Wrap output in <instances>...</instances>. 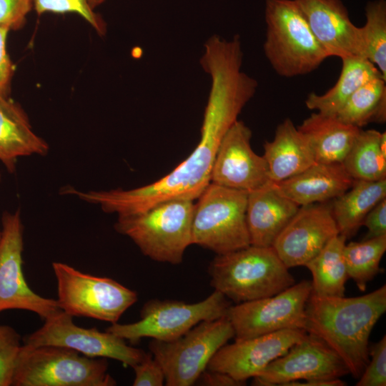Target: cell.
<instances>
[{"instance_id":"f546056e","label":"cell","mask_w":386,"mask_h":386,"mask_svg":"<svg viewBox=\"0 0 386 386\" xmlns=\"http://www.w3.org/2000/svg\"><path fill=\"white\" fill-rule=\"evenodd\" d=\"M38 14L45 12L76 13L83 17L101 35L106 31L102 18L91 9L87 0H33Z\"/></svg>"},{"instance_id":"ba28073f","label":"cell","mask_w":386,"mask_h":386,"mask_svg":"<svg viewBox=\"0 0 386 386\" xmlns=\"http://www.w3.org/2000/svg\"><path fill=\"white\" fill-rule=\"evenodd\" d=\"M231 305L228 299L216 290L204 300L194 303L152 299L142 307L138 321L129 324L113 323L107 331L132 344L144 337L171 341L201 322L227 316Z\"/></svg>"},{"instance_id":"83f0119b","label":"cell","mask_w":386,"mask_h":386,"mask_svg":"<svg viewBox=\"0 0 386 386\" xmlns=\"http://www.w3.org/2000/svg\"><path fill=\"white\" fill-rule=\"evenodd\" d=\"M385 251L386 234L345 244L343 253L348 277L360 291H365L368 282L378 273Z\"/></svg>"},{"instance_id":"1f68e13d","label":"cell","mask_w":386,"mask_h":386,"mask_svg":"<svg viewBox=\"0 0 386 386\" xmlns=\"http://www.w3.org/2000/svg\"><path fill=\"white\" fill-rule=\"evenodd\" d=\"M369 360L356 386L386 385V336L369 348Z\"/></svg>"},{"instance_id":"ffe728a7","label":"cell","mask_w":386,"mask_h":386,"mask_svg":"<svg viewBox=\"0 0 386 386\" xmlns=\"http://www.w3.org/2000/svg\"><path fill=\"white\" fill-rule=\"evenodd\" d=\"M49 144L33 130L23 108L10 97L0 98V161L14 172L19 158L48 154Z\"/></svg>"},{"instance_id":"5bb4252c","label":"cell","mask_w":386,"mask_h":386,"mask_svg":"<svg viewBox=\"0 0 386 386\" xmlns=\"http://www.w3.org/2000/svg\"><path fill=\"white\" fill-rule=\"evenodd\" d=\"M337 234L332 206L314 203L299 207L272 247L290 269L305 266Z\"/></svg>"},{"instance_id":"d590c367","label":"cell","mask_w":386,"mask_h":386,"mask_svg":"<svg viewBox=\"0 0 386 386\" xmlns=\"http://www.w3.org/2000/svg\"><path fill=\"white\" fill-rule=\"evenodd\" d=\"M362 225L368 230L365 239L386 234V199L380 202L367 213Z\"/></svg>"},{"instance_id":"7402d4cb","label":"cell","mask_w":386,"mask_h":386,"mask_svg":"<svg viewBox=\"0 0 386 386\" xmlns=\"http://www.w3.org/2000/svg\"><path fill=\"white\" fill-rule=\"evenodd\" d=\"M309 142L316 162L342 163L361 128L335 115L312 114L297 127Z\"/></svg>"},{"instance_id":"2e32d148","label":"cell","mask_w":386,"mask_h":386,"mask_svg":"<svg viewBox=\"0 0 386 386\" xmlns=\"http://www.w3.org/2000/svg\"><path fill=\"white\" fill-rule=\"evenodd\" d=\"M307 335L304 330H284L254 337L235 340L214 354L207 370L229 375L245 382L257 376L270 362L284 355Z\"/></svg>"},{"instance_id":"8992f818","label":"cell","mask_w":386,"mask_h":386,"mask_svg":"<svg viewBox=\"0 0 386 386\" xmlns=\"http://www.w3.org/2000/svg\"><path fill=\"white\" fill-rule=\"evenodd\" d=\"M247 195V192L210 182L194 204L192 244L217 254L251 245L246 217Z\"/></svg>"},{"instance_id":"30bf717a","label":"cell","mask_w":386,"mask_h":386,"mask_svg":"<svg viewBox=\"0 0 386 386\" xmlns=\"http://www.w3.org/2000/svg\"><path fill=\"white\" fill-rule=\"evenodd\" d=\"M312 282L302 280L274 295L231 305L227 312L235 340L284 330H305V308Z\"/></svg>"},{"instance_id":"8fae6325","label":"cell","mask_w":386,"mask_h":386,"mask_svg":"<svg viewBox=\"0 0 386 386\" xmlns=\"http://www.w3.org/2000/svg\"><path fill=\"white\" fill-rule=\"evenodd\" d=\"M72 317L60 310L45 319L40 328L24 338L23 344L31 347H64L89 357L114 359L131 367L146 355L143 350L129 346L125 340L109 331L75 325Z\"/></svg>"},{"instance_id":"f1b7e54d","label":"cell","mask_w":386,"mask_h":386,"mask_svg":"<svg viewBox=\"0 0 386 386\" xmlns=\"http://www.w3.org/2000/svg\"><path fill=\"white\" fill-rule=\"evenodd\" d=\"M365 10L366 21L360 27L364 57L386 80V0L369 1Z\"/></svg>"},{"instance_id":"5b68a950","label":"cell","mask_w":386,"mask_h":386,"mask_svg":"<svg viewBox=\"0 0 386 386\" xmlns=\"http://www.w3.org/2000/svg\"><path fill=\"white\" fill-rule=\"evenodd\" d=\"M103 357H89L59 346L22 344L12 376L13 386H114Z\"/></svg>"},{"instance_id":"cb8c5ba5","label":"cell","mask_w":386,"mask_h":386,"mask_svg":"<svg viewBox=\"0 0 386 386\" xmlns=\"http://www.w3.org/2000/svg\"><path fill=\"white\" fill-rule=\"evenodd\" d=\"M341 59V73L336 84L322 94H309L305 100L309 109L335 115L359 87L375 77L382 76L378 69L365 58L347 56Z\"/></svg>"},{"instance_id":"8d00e7d4","label":"cell","mask_w":386,"mask_h":386,"mask_svg":"<svg viewBox=\"0 0 386 386\" xmlns=\"http://www.w3.org/2000/svg\"><path fill=\"white\" fill-rule=\"evenodd\" d=\"M195 383L204 386H240L245 385V382L236 380L227 374L207 369L199 375Z\"/></svg>"},{"instance_id":"7c38bea8","label":"cell","mask_w":386,"mask_h":386,"mask_svg":"<svg viewBox=\"0 0 386 386\" xmlns=\"http://www.w3.org/2000/svg\"><path fill=\"white\" fill-rule=\"evenodd\" d=\"M0 242V312H33L45 320L61 310L56 300L41 297L26 283L22 270L23 224L19 210L4 212Z\"/></svg>"},{"instance_id":"7a4b0ae2","label":"cell","mask_w":386,"mask_h":386,"mask_svg":"<svg viewBox=\"0 0 386 386\" xmlns=\"http://www.w3.org/2000/svg\"><path fill=\"white\" fill-rule=\"evenodd\" d=\"M208 272L214 290L236 304L274 295L295 283L272 247L249 245L217 254Z\"/></svg>"},{"instance_id":"484cf974","label":"cell","mask_w":386,"mask_h":386,"mask_svg":"<svg viewBox=\"0 0 386 386\" xmlns=\"http://www.w3.org/2000/svg\"><path fill=\"white\" fill-rule=\"evenodd\" d=\"M335 116L357 127L386 120V80L377 76L359 87Z\"/></svg>"},{"instance_id":"603a6c76","label":"cell","mask_w":386,"mask_h":386,"mask_svg":"<svg viewBox=\"0 0 386 386\" xmlns=\"http://www.w3.org/2000/svg\"><path fill=\"white\" fill-rule=\"evenodd\" d=\"M386 199V179L355 180L351 187L334 199L332 214L340 234L347 239L355 235L367 213Z\"/></svg>"},{"instance_id":"4fadbf2b","label":"cell","mask_w":386,"mask_h":386,"mask_svg":"<svg viewBox=\"0 0 386 386\" xmlns=\"http://www.w3.org/2000/svg\"><path fill=\"white\" fill-rule=\"evenodd\" d=\"M350 374L338 355L319 337L307 332L284 355L270 362L252 385L284 386L287 383L310 380H332Z\"/></svg>"},{"instance_id":"4dcf8cb0","label":"cell","mask_w":386,"mask_h":386,"mask_svg":"<svg viewBox=\"0 0 386 386\" xmlns=\"http://www.w3.org/2000/svg\"><path fill=\"white\" fill-rule=\"evenodd\" d=\"M20 335L9 325H0V386H11L16 360L22 346Z\"/></svg>"},{"instance_id":"f35d334b","label":"cell","mask_w":386,"mask_h":386,"mask_svg":"<svg viewBox=\"0 0 386 386\" xmlns=\"http://www.w3.org/2000/svg\"><path fill=\"white\" fill-rule=\"evenodd\" d=\"M88 4L91 9L94 10L97 6L100 5L104 2V0H87Z\"/></svg>"},{"instance_id":"ac0fdd59","label":"cell","mask_w":386,"mask_h":386,"mask_svg":"<svg viewBox=\"0 0 386 386\" xmlns=\"http://www.w3.org/2000/svg\"><path fill=\"white\" fill-rule=\"evenodd\" d=\"M299 207L272 181L249 192L246 217L250 244L272 247Z\"/></svg>"},{"instance_id":"4316f807","label":"cell","mask_w":386,"mask_h":386,"mask_svg":"<svg viewBox=\"0 0 386 386\" xmlns=\"http://www.w3.org/2000/svg\"><path fill=\"white\" fill-rule=\"evenodd\" d=\"M380 136L375 129L360 130L342 163L353 179H386V153L380 148Z\"/></svg>"},{"instance_id":"6da1fadb","label":"cell","mask_w":386,"mask_h":386,"mask_svg":"<svg viewBox=\"0 0 386 386\" xmlns=\"http://www.w3.org/2000/svg\"><path fill=\"white\" fill-rule=\"evenodd\" d=\"M386 311V285L352 297L311 292L305 308V331L321 339L359 378L370 360L369 338Z\"/></svg>"},{"instance_id":"ab89813d","label":"cell","mask_w":386,"mask_h":386,"mask_svg":"<svg viewBox=\"0 0 386 386\" xmlns=\"http://www.w3.org/2000/svg\"><path fill=\"white\" fill-rule=\"evenodd\" d=\"M1 230H0V242H1Z\"/></svg>"},{"instance_id":"9a60e30c","label":"cell","mask_w":386,"mask_h":386,"mask_svg":"<svg viewBox=\"0 0 386 386\" xmlns=\"http://www.w3.org/2000/svg\"><path fill=\"white\" fill-rule=\"evenodd\" d=\"M252 132L237 120L223 137L211 172V183L251 192L270 181L267 164L263 156L252 149Z\"/></svg>"},{"instance_id":"836d02e7","label":"cell","mask_w":386,"mask_h":386,"mask_svg":"<svg viewBox=\"0 0 386 386\" xmlns=\"http://www.w3.org/2000/svg\"><path fill=\"white\" fill-rule=\"evenodd\" d=\"M134 372V386H162L165 382L160 365L150 353L132 367Z\"/></svg>"},{"instance_id":"277c9868","label":"cell","mask_w":386,"mask_h":386,"mask_svg":"<svg viewBox=\"0 0 386 386\" xmlns=\"http://www.w3.org/2000/svg\"><path fill=\"white\" fill-rule=\"evenodd\" d=\"M264 54L277 74L290 78L317 69L328 54L295 0H266Z\"/></svg>"},{"instance_id":"9c48e42d","label":"cell","mask_w":386,"mask_h":386,"mask_svg":"<svg viewBox=\"0 0 386 386\" xmlns=\"http://www.w3.org/2000/svg\"><path fill=\"white\" fill-rule=\"evenodd\" d=\"M52 269L59 306L72 317L116 323L138 300L135 291L113 279L86 274L63 262H53Z\"/></svg>"},{"instance_id":"d6a6232c","label":"cell","mask_w":386,"mask_h":386,"mask_svg":"<svg viewBox=\"0 0 386 386\" xmlns=\"http://www.w3.org/2000/svg\"><path fill=\"white\" fill-rule=\"evenodd\" d=\"M33 6V0H0V26L21 29Z\"/></svg>"},{"instance_id":"74e56055","label":"cell","mask_w":386,"mask_h":386,"mask_svg":"<svg viewBox=\"0 0 386 386\" xmlns=\"http://www.w3.org/2000/svg\"><path fill=\"white\" fill-rule=\"evenodd\" d=\"M346 382L340 378L332 380H310L300 381H293L287 383L284 386H345Z\"/></svg>"},{"instance_id":"e0dca14e","label":"cell","mask_w":386,"mask_h":386,"mask_svg":"<svg viewBox=\"0 0 386 386\" xmlns=\"http://www.w3.org/2000/svg\"><path fill=\"white\" fill-rule=\"evenodd\" d=\"M295 1L329 56L365 58L360 27L352 22L341 0Z\"/></svg>"},{"instance_id":"e575fe53","label":"cell","mask_w":386,"mask_h":386,"mask_svg":"<svg viewBox=\"0 0 386 386\" xmlns=\"http://www.w3.org/2000/svg\"><path fill=\"white\" fill-rule=\"evenodd\" d=\"M11 30L0 26V98L9 97L15 66L6 51V39Z\"/></svg>"},{"instance_id":"d4e9b609","label":"cell","mask_w":386,"mask_h":386,"mask_svg":"<svg viewBox=\"0 0 386 386\" xmlns=\"http://www.w3.org/2000/svg\"><path fill=\"white\" fill-rule=\"evenodd\" d=\"M347 238L337 234L305 266L312 276V293L318 296H345L348 278L344 247Z\"/></svg>"},{"instance_id":"d6986e66","label":"cell","mask_w":386,"mask_h":386,"mask_svg":"<svg viewBox=\"0 0 386 386\" xmlns=\"http://www.w3.org/2000/svg\"><path fill=\"white\" fill-rule=\"evenodd\" d=\"M353 181L342 163L315 162L275 183L284 196L300 207L335 199L347 191Z\"/></svg>"},{"instance_id":"52a82bcc","label":"cell","mask_w":386,"mask_h":386,"mask_svg":"<svg viewBox=\"0 0 386 386\" xmlns=\"http://www.w3.org/2000/svg\"><path fill=\"white\" fill-rule=\"evenodd\" d=\"M234 337L232 324L224 316L201 322L174 340L152 339L149 349L162 368L167 386H190L218 350Z\"/></svg>"},{"instance_id":"60d3db41","label":"cell","mask_w":386,"mask_h":386,"mask_svg":"<svg viewBox=\"0 0 386 386\" xmlns=\"http://www.w3.org/2000/svg\"><path fill=\"white\" fill-rule=\"evenodd\" d=\"M1 173H0V182H1Z\"/></svg>"},{"instance_id":"44dd1931","label":"cell","mask_w":386,"mask_h":386,"mask_svg":"<svg viewBox=\"0 0 386 386\" xmlns=\"http://www.w3.org/2000/svg\"><path fill=\"white\" fill-rule=\"evenodd\" d=\"M264 150L273 182L292 177L316 162L309 142L289 118L277 126L274 139L264 143Z\"/></svg>"},{"instance_id":"3957f363","label":"cell","mask_w":386,"mask_h":386,"mask_svg":"<svg viewBox=\"0 0 386 386\" xmlns=\"http://www.w3.org/2000/svg\"><path fill=\"white\" fill-rule=\"evenodd\" d=\"M194 209L193 200L171 199L141 212L118 215L114 229L150 259L179 264L192 244Z\"/></svg>"}]
</instances>
